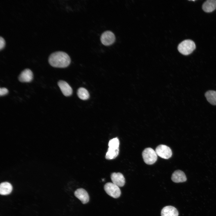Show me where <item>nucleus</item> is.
I'll return each mask as SVG.
<instances>
[{"mask_svg":"<svg viewBox=\"0 0 216 216\" xmlns=\"http://www.w3.org/2000/svg\"><path fill=\"white\" fill-rule=\"evenodd\" d=\"M196 48L194 42L190 39L183 40L178 45V50L182 54L188 55L191 54Z\"/></svg>","mask_w":216,"mask_h":216,"instance_id":"f03ea898","label":"nucleus"},{"mask_svg":"<svg viewBox=\"0 0 216 216\" xmlns=\"http://www.w3.org/2000/svg\"><path fill=\"white\" fill-rule=\"evenodd\" d=\"M33 75L32 71L29 69H25L19 75V80L22 82H29L33 79Z\"/></svg>","mask_w":216,"mask_h":216,"instance_id":"0eeeda50","label":"nucleus"},{"mask_svg":"<svg viewBox=\"0 0 216 216\" xmlns=\"http://www.w3.org/2000/svg\"><path fill=\"white\" fill-rule=\"evenodd\" d=\"M5 41L4 38L0 36V50H1L4 46Z\"/></svg>","mask_w":216,"mask_h":216,"instance_id":"aec40b11","label":"nucleus"},{"mask_svg":"<svg viewBox=\"0 0 216 216\" xmlns=\"http://www.w3.org/2000/svg\"><path fill=\"white\" fill-rule=\"evenodd\" d=\"M202 8L206 13H211L216 9V0H207L202 4Z\"/></svg>","mask_w":216,"mask_h":216,"instance_id":"ddd939ff","label":"nucleus"},{"mask_svg":"<svg viewBox=\"0 0 216 216\" xmlns=\"http://www.w3.org/2000/svg\"><path fill=\"white\" fill-rule=\"evenodd\" d=\"M104 188L106 193L113 198H118L121 195V192L119 187L112 183H106L104 186Z\"/></svg>","mask_w":216,"mask_h":216,"instance_id":"20e7f679","label":"nucleus"},{"mask_svg":"<svg viewBox=\"0 0 216 216\" xmlns=\"http://www.w3.org/2000/svg\"><path fill=\"white\" fill-rule=\"evenodd\" d=\"M8 92V89L4 87L1 88H0V95L3 96L7 94Z\"/></svg>","mask_w":216,"mask_h":216,"instance_id":"6ab92c4d","label":"nucleus"},{"mask_svg":"<svg viewBox=\"0 0 216 216\" xmlns=\"http://www.w3.org/2000/svg\"><path fill=\"white\" fill-rule=\"evenodd\" d=\"M74 195L83 204L87 203L89 201V197L88 194L83 188H79L76 189L74 192Z\"/></svg>","mask_w":216,"mask_h":216,"instance_id":"6e6552de","label":"nucleus"},{"mask_svg":"<svg viewBox=\"0 0 216 216\" xmlns=\"http://www.w3.org/2000/svg\"><path fill=\"white\" fill-rule=\"evenodd\" d=\"M12 185L8 182H4L0 185V194L2 195H6L10 194L12 190Z\"/></svg>","mask_w":216,"mask_h":216,"instance_id":"4468645a","label":"nucleus"},{"mask_svg":"<svg viewBox=\"0 0 216 216\" xmlns=\"http://www.w3.org/2000/svg\"><path fill=\"white\" fill-rule=\"evenodd\" d=\"M119 152V148L113 149L109 148L105 155V158L109 160L114 159L118 156Z\"/></svg>","mask_w":216,"mask_h":216,"instance_id":"dca6fc26","label":"nucleus"},{"mask_svg":"<svg viewBox=\"0 0 216 216\" xmlns=\"http://www.w3.org/2000/svg\"><path fill=\"white\" fill-rule=\"evenodd\" d=\"M161 216H178V212L175 207L166 206L164 207L161 212Z\"/></svg>","mask_w":216,"mask_h":216,"instance_id":"f8f14e48","label":"nucleus"},{"mask_svg":"<svg viewBox=\"0 0 216 216\" xmlns=\"http://www.w3.org/2000/svg\"><path fill=\"white\" fill-rule=\"evenodd\" d=\"M58 85L64 95L68 97L72 95V89L66 81L62 80H59L58 82Z\"/></svg>","mask_w":216,"mask_h":216,"instance_id":"9d476101","label":"nucleus"},{"mask_svg":"<svg viewBox=\"0 0 216 216\" xmlns=\"http://www.w3.org/2000/svg\"><path fill=\"white\" fill-rule=\"evenodd\" d=\"M205 96L210 104L216 105V91L208 90L205 93Z\"/></svg>","mask_w":216,"mask_h":216,"instance_id":"2eb2a0df","label":"nucleus"},{"mask_svg":"<svg viewBox=\"0 0 216 216\" xmlns=\"http://www.w3.org/2000/svg\"><path fill=\"white\" fill-rule=\"evenodd\" d=\"M77 94L79 98L83 100H87L89 97V94L88 91L86 88L83 87H80L78 89Z\"/></svg>","mask_w":216,"mask_h":216,"instance_id":"f3484780","label":"nucleus"},{"mask_svg":"<svg viewBox=\"0 0 216 216\" xmlns=\"http://www.w3.org/2000/svg\"><path fill=\"white\" fill-rule=\"evenodd\" d=\"M171 179L174 182H182L186 181L187 178L183 172L178 170L175 171L172 174Z\"/></svg>","mask_w":216,"mask_h":216,"instance_id":"9b49d317","label":"nucleus"},{"mask_svg":"<svg viewBox=\"0 0 216 216\" xmlns=\"http://www.w3.org/2000/svg\"><path fill=\"white\" fill-rule=\"evenodd\" d=\"M112 183L119 187H122L125 183V179L123 174L120 172H113L111 175Z\"/></svg>","mask_w":216,"mask_h":216,"instance_id":"1a4fd4ad","label":"nucleus"},{"mask_svg":"<svg viewBox=\"0 0 216 216\" xmlns=\"http://www.w3.org/2000/svg\"><path fill=\"white\" fill-rule=\"evenodd\" d=\"M157 155L165 159L170 158L172 154L171 149L168 146L164 145L158 146L155 151Z\"/></svg>","mask_w":216,"mask_h":216,"instance_id":"39448f33","label":"nucleus"},{"mask_svg":"<svg viewBox=\"0 0 216 216\" xmlns=\"http://www.w3.org/2000/svg\"><path fill=\"white\" fill-rule=\"evenodd\" d=\"M119 141L117 138H115L110 140L108 143L109 147L113 149L119 148Z\"/></svg>","mask_w":216,"mask_h":216,"instance_id":"a211bd4d","label":"nucleus"},{"mask_svg":"<svg viewBox=\"0 0 216 216\" xmlns=\"http://www.w3.org/2000/svg\"><path fill=\"white\" fill-rule=\"evenodd\" d=\"M48 61L49 64L55 68H64L69 65L71 59L65 52L57 51L51 53L49 56Z\"/></svg>","mask_w":216,"mask_h":216,"instance_id":"f257e3e1","label":"nucleus"},{"mask_svg":"<svg viewBox=\"0 0 216 216\" xmlns=\"http://www.w3.org/2000/svg\"><path fill=\"white\" fill-rule=\"evenodd\" d=\"M142 155L144 161L148 165L154 164L157 160V155L155 151L150 148H145L143 151Z\"/></svg>","mask_w":216,"mask_h":216,"instance_id":"7ed1b4c3","label":"nucleus"},{"mask_svg":"<svg viewBox=\"0 0 216 216\" xmlns=\"http://www.w3.org/2000/svg\"><path fill=\"white\" fill-rule=\"evenodd\" d=\"M101 43L105 46H109L112 44L116 40L114 33L111 31H106L101 35L100 38Z\"/></svg>","mask_w":216,"mask_h":216,"instance_id":"423d86ee","label":"nucleus"}]
</instances>
